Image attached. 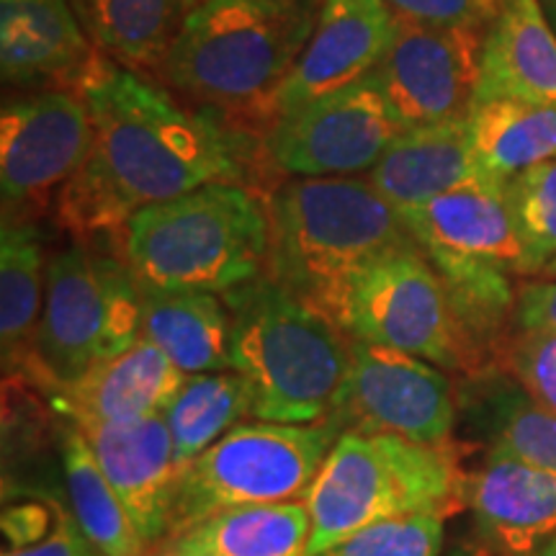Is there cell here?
<instances>
[{"mask_svg": "<svg viewBox=\"0 0 556 556\" xmlns=\"http://www.w3.org/2000/svg\"><path fill=\"white\" fill-rule=\"evenodd\" d=\"M201 0H73L106 58L137 73H160L180 29Z\"/></svg>", "mask_w": 556, "mask_h": 556, "instance_id": "cell-24", "label": "cell"}, {"mask_svg": "<svg viewBox=\"0 0 556 556\" xmlns=\"http://www.w3.org/2000/svg\"><path fill=\"white\" fill-rule=\"evenodd\" d=\"M394 13L387 0H323L315 31L289 78L261 109L266 124L366 80L389 50Z\"/></svg>", "mask_w": 556, "mask_h": 556, "instance_id": "cell-14", "label": "cell"}, {"mask_svg": "<svg viewBox=\"0 0 556 556\" xmlns=\"http://www.w3.org/2000/svg\"><path fill=\"white\" fill-rule=\"evenodd\" d=\"M47 261L31 222L3 219L0 229V345L5 377L29 374L31 345L45 307Z\"/></svg>", "mask_w": 556, "mask_h": 556, "instance_id": "cell-25", "label": "cell"}, {"mask_svg": "<svg viewBox=\"0 0 556 556\" xmlns=\"http://www.w3.org/2000/svg\"><path fill=\"white\" fill-rule=\"evenodd\" d=\"M539 276H546V278H556V261L554 263H548V266L541 270Z\"/></svg>", "mask_w": 556, "mask_h": 556, "instance_id": "cell-40", "label": "cell"}, {"mask_svg": "<svg viewBox=\"0 0 556 556\" xmlns=\"http://www.w3.org/2000/svg\"><path fill=\"white\" fill-rule=\"evenodd\" d=\"M448 556H490L484 552V548H477V546H462V548H454Z\"/></svg>", "mask_w": 556, "mask_h": 556, "instance_id": "cell-36", "label": "cell"}, {"mask_svg": "<svg viewBox=\"0 0 556 556\" xmlns=\"http://www.w3.org/2000/svg\"><path fill=\"white\" fill-rule=\"evenodd\" d=\"M539 556H556V536L548 541V544L544 546V552H541Z\"/></svg>", "mask_w": 556, "mask_h": 556, "instance_id": "cell-39", "label": "cell"}, {"mask_svg": "<svg viewBox=\"0 0 556 556\" xmlns=\"http://www.w3.org/2000/svg\"><path fill=\"white\" fill-rule=\"evenodd\" d=\"M93 119L80 90L50 88L11 101L0 114V193L3 219L62 189L86 163Z\"/></svg>", "mask_w": 556, "mask_h": 556, "instance_id": "cell-13", "label": "cell"}, {"mask_svg": "<svg viewBox=\"0 0 556 556\" xmlns=\"http://www.w3.org/2000/svg\"><path fill=\"white\" fill-rule=\"evenodd\" d=\"M484 34L397 13L389 50L368 78L405 127L464 119L475 103Z\"/></svg>", "mask_w": 556, "mask_h": 556, "instance_id": "cell-12", "label": "cell"}, {"mask_svg": "<svg viewBox=\"0 0 556 556\" xmlns=\"http://www.w3.org/2000/svg\"><path fill=\"white\" fill-rule=\"evenodd\" d=\"M340 330L448 371H469L446 287L417 242L381 255L353 281Z\"/></svg>", "mask_w": 556, "mask_h": 556, "instance_id": "cell-9", "label": "cell"}, {"mask_svg": "<svg viewBox=\"0 0 556 556\" xmlns=\"http://www.w3.org/2000/svg\"><path fill=\"white\" fill-rule=\"evenodd\" d=\"M266 206V274L338 328L353 281L381 255L415 242L397 208L361 178H289Z\"/></svg>", "mask_w": 556, "mask_h": 556, "instance_id": "cell-2", "label": "cell"}, {"mask_svg": "<svg viewBox=\"0 0 556 556\" xmlns=\"http://www.w3.org/2000/svg\"><path fill=\"white\" fill-rule=\"evenodd\" d=\"M189 374L139 338L129 351L103 361L70 384L52 389V400L67 420L131 422L163 415Z\"/></svg>", "mask_w": 556, "mask_h": 556, "instance_id": "cell-20", "label": "cell"}, {"mask_svg": "<svg viewBox=\"0 0 556 556\" xmlns=\"http://www.w3.org/2000/svg\"><path fill=\"white\" fill-rule=\"evenodd\" d=\"M142 338V287L127 261L73 245L47 261L29 379L47 392L80 379Z\"/></svg>", "mask_w": 556, "mask_h": 556, "instance_id": "cell-7", "label": "cell"}, {"mask_svg": "<svg viewBox=\"0 0 556 556\" xmlns=\"http://www.w3.org/2000/svg\"><path fill=\"white\" fill-rule=\"evenodd\" d=\"M464 475L454 446H422L397 435L343 433L307 492L312 513L309 556L381 520L454 516Z\"/></svg>", "mask_w": 556, "mask_h": 556, "instance_id": "cell-6", "label": "cell"}, {"mask_svg": "<svg viewBox=\"0 0 556 556\" xmlns=\"http://www.w3.org/2000/svg\"><path fill=\"white\" fill-rule=\"evenodd\" d=\"M505 199L523 248L526 276L556 261V160L505 180Z\"/></svg>", "mask_w": 556, "mask_h": 556, "instance_id": "cell-29", "label": "cell"}, {"mask_svg": "<svg viewBox=\"0 0 556 556\" xmlns=\"http://www.w3.org/2000/svg\"><path fill=\"white\" fill-rule=\"evenodd\" d=\"M144 556H193V554H180V552H173V548H165V546H152V548H148V554Z\"/></svg>", "mask_w": 556, "mask_h": 556, "instance_id": "cell-38", "label": "cell"}, {"mask_svg": "<svg viewBox=\"0 0 556 556\" xmlns=\"http://www.w3.org/2000/svg\"><path fill=\"white\" fill-rule=\"evenodd\" d=\"M340 435L332 420L240 422L184 469L168 539L229 507L304 500Z\"/></svg>", "mask_w": 556, "mask_h": 556, "instance_id": "cell-8", "label": "cell"}, {"mask_svg": "<svg viewBox=\"0 0 556 556\" xmlns=\"http://www.w3.org/2000/svg\"><path fill=\"white\" fill-rule=\"evenodd\" d=\"M541 5H544V13H546L548 24H552L554 31H556V0H541Z\"/></svg>", "mask_w": 556, "mask_h": 556, "instance_id": "cell-37", "label": "cell"}, {"mask_svg": "<svg viewBox=\"0 0 556 556\" xmlns=\"http://www.w3.org/2000/svg\"><path fill=\"white\" fill-rule=\"evenodd\" d=\"M490 451L507 454L556 477V415L523 387H500L490 407Z\"/></svg>", "mask_w": 556, "mask_h": 556, "instance_id": "cell-30", "label": "cell"}, {"mask_svg": "<svg viewBox=\"0 0 556 556\" xmlns=\"http://www.w3.org/2000/svg\"><path fill=\"white\" fill-rule=\"evenodd\" d=\"M122 250L139 287L222 296L266 274L268 206L240 184L201 186L135 214Z\"/></svg>", "mask_w": 556, "mask_h": 556, "instance_id": "cell-5", "label": "cell"}, {"mask_svg": "<svg viewBox=\"0 0 556 556\" xmlns=\"http://www.w3.org/2000/svg\"><path fill=\"white\" fill-rule=\"evenodd\" d=\"M407 127L371 78L325 96L268 124L263 150L291 178H353L371 173Z\"/></svg>", "mask_w": 556, "mask_h": 556, "instance_id": "cell-11", "label": "cell"}, {"mask_svg": "<svg viewBox=\"0 0 556 556\" xmlns=\"http://www.w3.org/2000/svg\"><path fill=\"white\" fill-rule=\"evenodd\" d=\"M163 417L180 469H186L222 435L238 428L245 417H253V387L235 368L189 374Z\"/></svg>", "mask_w": 556, "mask_h": 556, "instance_id": "cell-28", "label": "cell"}, {"mask_svg": "<svg viewBox=\"0 0 556 556\" xmlns=\"http://www.w3.org/2000/svg\"><path fill=\"white\" fill-rule=\"evenodd\" d=\"M516 332H556V278H528L518 283Z\"/></svg>", "mask_w": 556, "mask_h": 556, "instance_id": "cell-35", "label": "cell"}, {"mask_svg": "<svg viewBox=\"0 0 556 556\" xmlns=\"http://www.w3.org/2000/svg\"><path fill=\"white\" fill-rule=\"evenodd\" d=\"M307 500L219 510L165 539V548L193 556H309Z\"/></svg>", "mask_w": 556, "mask_h": 556, "instance_id": "cell-23", "label": "cell"}, {"mask_svg": "<svg viewBox=\"0 0 556 556\" xmlns=\"http://www.w3.org/2000/svg\"><path fill=\"white\" fill-rule=\"evenodd\" d=\"M328 420L340 433L446 446L456 426L454 384L430 361L351 338L345 377Z\"/></svg>", "mask_w": 556, "mask_h": 556, "instance_id": "cell-10", "label": "cell"}, {"mask_svg": "<svg viewBox=\"0 0 556 556\" xmlns=\"http://www.w3.org/2000/svg\"><path fill=\"white\" fill-rule=\"evenodd\" d=\"M86 435L96 462L127 505L148 548L163 544L173 526L180 469L163 415L131 422L67 420Z\"/></svg>", "mask_w": 556, "mask_h": 556, "instance_id": "cell-15", "label": "cell"}, {"mask_svg": "<svg viewBox=\"0 0 556 556\" xmlns=\"http://www.w3.org/2000/svg\"><path fill=\"white\" fill-rule=\"evenodd\" d=\"M78 90L93 144L58 197V222L78 238L124 232L142 208L208 184H238L245 173V144L235 131L178 106L137 70L96 54Z\"/></svg>", "mask_w": 556, "mask_h": 556, "instance_id": "cell-1", "label": "cell"}, {"mask_svg": "<svg viewBox=\"0 0 556 556\" xmlns=\"http://www.w3.org/2000/svg\"><path fill=\"white\" fill-rule=\"evenodd\" d=\"M446 516L422 513L381 520L338 541L317 556H438L443 544Z\"/></svg>", "mask_w": 556, "mask_h": 556, "instance_id": "cell-31", "label": "cell"}, {"mask_svg": "<svg viewBox=\"0 0 556 556\" xmlns=\"http://www.w3.org/2000/svg\"><path fill=\"white\" fill-rule=\"evenodd\" d=\"M142 338L184 374L232 368V317L219 294L142 287Z\"/></svg>", "mask_w": 556, "mask_h": 556, "instance_id": "cell-22", "label": "cell"}, {"mask_svg": "<svg viewBox=\"0 0 556 556\" xmlns=\"http://www.w3.org/2000/svg\"><path fill=\"white\" fill-rule=\"evenodd\" d=\"M469 142L484 178L505 184L556 160V109L526 101H482L467 116Z\"/></svg>", "mask_w": 556, "mask_h": 556, "instance_id": "cell-26", "label": "cell"}, {"mask_svg": "<svg viewBox=\"0 0 556 556\" xmlns=\"http://www.w3.org/2000/svg\"><path fill=\"white\" fill-rule=\"evenodd\" d=\"M96 52L73 0H0V73L5 86L73 80Z\"/></svg>", "mask_w": 556, "mask_h": 556, "instance_id": "cell-18", "label": "cell"}, {"mask_svg": "<svg viewBox=\"0 0 556 556\" xmlns=\"http://www.w3.org/2000/svg\"><path fill=\"white\" fill-rule=\"evenodd\" d=\"M366 180L397 212L484 180L471 152L467 116L400 131Z\"/></svg>", "mask_w": 556, "mask_h": 556, "instance_id": "cell-21", "label": "cell"}, {"mask_svg": "<svg viewBox=\"0 0 556 556\" xmlns=\"http://www.w3.org/2000/svg\"><path fill=\"white\" fill-rule=\"evenodd\" d=\"M62 469L70 510L80 531L101 556H144L148 544L137 531L127 505L116 495L86 435L73 422L62 430Z\"/></svg>", "mask_w": 556, "mask_h": 556, "instance_id": "cell-27", "label": "cell"}, {"mask_svg": "<svg viewBox=\"0 0 556 556\" xmlns=\"http://www.w3.org/2000/svg\"><path fill=\"white\" fill-rule=\"evenodd\" d=\"M323 0H201L160 67L186 99L258 119L315 31Z\"/></svg>", "mask_w": 556, "mask_h": 556, "instance_id": "cell-3", "label": "cell"}, {"mask_svg": "<svg viewBox=\"0 0 556 556\" xmlns=\"http://www.w3.org/2000/svg\"><path fill=\"white\" fill-rule=\"evenodd\" d=\"M400 219L428 261L490 263L526 276L523 248L505 199V184L475 180L426 204L402 208Z\"/></svg>", "mask_w": 556, "mask_h": 556, "instance_id": "cell-16", "label": "cell"}, {"mask_svg": "<svg viewBox=\"0 0 556 556\" xmlns=\"http://www.w3.org/2000/svg\"><path fill=\"white\" fill-rule=\"evenodd\" d=\"M497 99L556 109V31L541 0H503L484 34L475 103Z\"/></svg>", "mask_w": 556, "mask_h": 556, "instance_id": "cell-19", "label": "cell"}, {"mask_svg": "<svg viewBox=\"0 0 556 556\" xmlns=\"http://www.w3.org/2000/svg\"><path fill=\"white\" fill-rule=\"evenodd\" d=\"M400 16L435 26L486 31L503 0H387Z\"/></svg>", "mask_w": 556, "mask_h": 556, "instance_id": "cell-34", "label": "cell"}, {"mask_svg": "<svg viewBox=\"0 0 556 556\" xmlns=\"http://www.w3.org/2000/svg\"><path fill=\"white\" fill-rule=\"evenodd\" d=\"M479 533L500 556H539L556 536V477L490 451L469 482Z\"/></svg>", "mask_w": 556, "mask_h": 556, "instance_id": "cell-17", "label": "cell"}, {"mask_svg": "<svg viewBox=\"0 0 556 556\" xmlns=\"http://www.w3.org/2000/svg\"><path fill=\"white\" fill-rule=\"evenodd\" d=\"M3 556H101L80 531L73 510L50 497V518L31 533V541H16L5 546Z\"/></svg>", "mask_w": 556, "mask_h": 556, "instance_id": "cell-33", "label": "cell"}, {"mask_svg": "<svg viewBox=\"0 0 556 556\" xmlns=\"http://www.w3.org/2000/svg\"><path fill=\"white\" fill-rule=\"evenodd\" d=\"M222 299L232 317V368L253 387L255 420H328L345 377L351 336L268 274Z\"/></svg>", "mask_w": 556, "mask_h": 556, "instance_id": "cell-4", "label": "cell"}, {"mask_svg": "<svg viewBox=\"0 0 556 556\" xmlns=\"http://www.w3.org/2000/svg\"><path fill=\"white\" fill-rule=\"evenodd\" d=\"M503 364L528 397L556 415V332H513Z\"/></svg>", "mask_w": 556, "mask_h": 556, "instance_id": "cell-32", "label": "cell"}]
</instances>
